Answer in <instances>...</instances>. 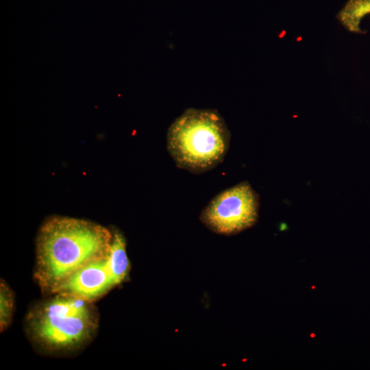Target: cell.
<instances>
[{
  "label": "cell",
  "mask_w": 370,
  "mask_h": 370,
  "mask_svg": "<svg viewBox=\"0 0 370 370\" xmlns=\"http://www.w3.org/2000/svg\"><path fill=\"white\" fill-rule=\"evenodd\" d=\"M112 241V232L88 221L63 217L47 219L36 239V282L51 293L77 269L107 257Z\"/></svg>",
  "instance_id": "6da1fadb"
},
{
  "label": "cell",
  "mask_w": 370,
  "mask_h": 370,
  "mask_svg": "<svg viewBox=\"0 0 370 370\" xmlns=\"http://www.w3.org/2000/svg\"><path fill=\"white\" fill-rule=\"evenodd\" d=\"M37 304L26 317V330L32 342L51 354L67 353L88 342L97 328L90 301L66 295Z\"/></svg>",
  "instance_id": "7a4b0ae2"
},
{
  "label": "cell",
  "mask_w": 370,
  "mask_h": 370,
  "mask_svg": "<svg viewBox=\"0 0 370 370\" xmlns=\"http://www.w3.org/2000/svg\"><path fill=\"white\" fill-rule=\"evenodd\" d=\"M230 132L215 110H186L169 127L167 149L180 169L193 173L212 169L224 159Z\"/></svg>",
  "instance_id": "3957f363"
},
{
  "label": "cell",
  "mask_w": 370,
  "mask_h": 370,
  "mask_svg": "<svg viewBox=\"0 0 370 370\" xmlns=\"http://www.w3.org/2000/svg\"><path fill=\"white\" fill-rule=\"evenodd\" d=\"M258 209L259 197L245 181L216 195L202 210L200 219L217 233L233 234L254 225Z\"/></svg>",
  "instance_id": "277c9868"
},
{
  "label": "cell",
  "mask_w": 370,
  "mask_h": 370,
  "mask_svg": "<svg viewBox=\"0 0 370 370\" xmlns=\"http://www.w3.org/2000/svg\"><path fill=\"white\" fill-rule=\"evenodd\" d=\"M114 286L107 267V257L92 260L75 271L51 292L90 301Z\"/></svg>",
  "instance_id": "5b68a950"
},
{
  "label": "cell",
  "mask_w": 370,
  "mask_h": 370,
  "mask_svg": "<svg viewBox=\"0 0 370 370\" xmlns=\"http://www.w3.org/2000/svg\"><path fill=\"white\" fill-rule=\"evenodd\" d=\"M107 267L114 286L121 283L130 271L125 240L117 230L112 233V241L107 256Z\"/></svg>",
  "instance_id": "8992f818"
},
{
  "label": "cell",
  "mask_w": 370,
  "mask_h": 370,
  "mask_svg": "<svg viewBox=\"0 0 370 370\" xmlns=\"http://www.w3.org/2000/svg\"><path fill=\"white\" fill-rule=\"evenodd\" d=\"M370 13V0H350L341 13L344 23L356 30L362 18Z\"/></svg>",
  "instance_id": "52a82bcc"
},
{
  "label": "cell",
  "mask_w": 370,
  "mask_h": 370,
  "mask_svg": "<svg viewBox=\"0 0 370 370\" xmlns=\"http://www.w3.org/2000/svg\"><path fill=\"white\" fill-rule=\"evenodd\" d=\"M14 295L12 290L1 280L0 286V326L1 332L5 330L11 323L14 310Z\"/></svg>",
  "instance_id": "ba28073f"
}]
</instances>
